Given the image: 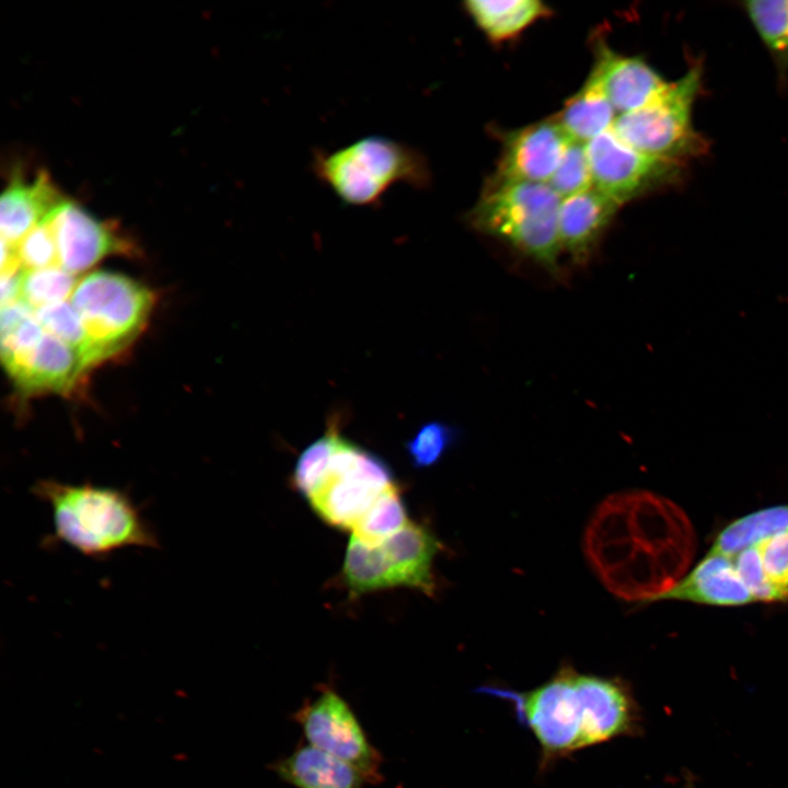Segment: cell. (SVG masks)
Returning a JSON list of instances; mask_svg holds the SVG:
<instances>
[{"label":"cell","mask_w":788,"mask_h":788,"mask_svg":"<svg viewBox=\"0 0 788 788\" xmlns=\"http://www.w3.org/2000/svg\"><path fill=\"white\" fill-rule=\"evenodd\" d=\"M690 545L679 510L644 491L603 501L584 536L589 563L605 587L617 596L644 602L671 588L687 564Z\"/></svg>","instance_id":"6da1fadb"},{"label":"cell","mask_w":788,"mask_h":788,"mask_svg":"<svg viewBox=\"0 0 788 788\" xmlns=\"http://www.w3.org/2000/svg\"><path fill=\"white\" fill-rule=\"evenodd\" d=\"M483 691L509 699L547 755L609 741L634 725V703L621 681L579 674L570 667L532 691Z\"/></svg>","instance_id":"7a4b0ae2"},{"label":"cell","mask_w":788,"mask_h":788,"mask_svg":"<svg viewBox=\"0 0 788 788\" xmlns=\"http://www.w3.org/2000/svg\"><path fill=\"white\" fill-rule=\"evenodd\" d=\"M31 491L51 510L49 543L104 559L127 547L157 548V533L128 491L119 488L40 479Z\"/></svg>","instance_id":"3957f363"},{"label":"cell","mask_w":788,"mask_h":788,"mask_svg":"<svg viewBox=\"0 0 788 788\" xmlns=\"http://www.w3.org/2000/svg\"><path fill=\"white\" fill-rule=\"evenodd\" d=\"M310 170L348 207H378L395 185L426 189L431 171L417 148L385 136L359 138L333 150L316 148Z\"/></svg>","instance_id":"277c9868"},{"label":"cell","mask_w":788,"mask_h":788,"mask_svg":"<svg viewBox=\"0 0 788 788\" xmlns=\"http://www.w3.org/2000/svg\"><path fill=\"white\" fill-rule=\"evenodd\" d=\"M560 204L561 198L547 183L490 179L466 220L480 233L503 241L557 273Z\"/></svg>","instance_id":"5b68a950"},{"label":"cell","mask_w":788,"mask_h":788,"mask_svg":"<svg viewBox=\"0 0 788 788\" xmlns=\"http://www.w3.org/2000/svg\"><path fill=\"white\" fill-rule=\"evenodd\" d=\"M99 363L121 351L142 331L154 303L152 292L118 273L94 271L81 278L70 297Z\"/></svg>","instance_id":"8992f818"},{"label":"cell","mask_w":788,"mask_h":788,"mask_svg":"<svg viewBox=\"0 0 788 788\" xmlns=\"http://www.w3.org/2000/svg\"><path fill=\"white\" fill-rule=\"evenodd\" d=\"M702 82L695 66L647 105L616 117L612 129L634 149L683 162L708 149L693 126V107Z\"/></svg>","instance_id":"52a82bcc"},{"label":"cell","mask_w":788,"mask_h":788,"mask_svg":"<svg viewBox=\"0 0 788 788\" xmlns=\"http://www.w3.org/2000/svg\"><path fill=\"white\" fill-rule=\"evenodd\" d=\"M392 484V471L380 456L339 436L324 479L308 500L329 525L354 530Z\"/></svg>","instance_id":"ba28073f"},{"label":"cell","mask_w":788,"mask_h":788,"mask_svg":"<svg viewBox=\"0 0 788 788\" xmlns=\"http://www.w3.org/2000/svg\"><path fill=\"white\" fill-rule=\"evenodd\" d=\"M593 187L619 206L673 184L682 163L625 143L611 128L586 143Z\"/></svg>","instance_id":"9c48e42d"},{"label":"cell","mask_w":788,"mask_h":788,"mask_svg":"<svg viewBox=\"0 0 788 788\" xmlns=\"http://www.w3.org/2000/svg\"><path fill=\"white\" fill-rule=\"evenodd\" d=\"M309 744L359 769L367 781L378 784L382 755L369 741L359 719L335 690L325 687L293 715Z\"/></svg>","instance_id":"30bf717a"},{"label":"cell","mask_w":788,"mask_h":788,"mask_svg":"<svg viewBox=\"0 0 788 788\" xmlns=\"http://www.w3.org/2000/svg\"><path fill=\"white\" fill-rule=\"evenodd\" d=\"M58 255V266L74 275L109 254L130 251L114 224L101 221L73 201L65 200L49 216Z\"/></svg>","instance_id":"8fae6325"},{"label":"cell","mask_w":788,"mask_h":788,"mask_svg":"<svg viewBox=\"0 0 788 788\" xmlns=\"http://www.w3.org/2000/svg\"><path fill=\"white\" fill-rule=\"evenodd\" d=\"M571 141L556 117L513 130L503 138L490 179L548 183Z\"/></svg>","instance_id":"7c38bea8"},{"label":"cell","mask_w":788,"mask_h":788,"mask_svg":"<svg viewBox=\"0 0 788 788\" xmlns=\"http://www.w3.org/2000/svg\"><path fill=\"white\" fill-rule=\"evenodd\" d=\"M1 358L11 379L25 393H68L85 371L78 354L46 331L36 343Z\"/></svg>","instance_id":"4fadbf2b"},{"label":"cell","mask_w":788,"mask_h":788,"mask_svg":"<svg viewBox=\"0 0 788 788\" xmlns=\"http://www.w3.org/2000/svg\"><path fill=\"white\" fill-rule=\"evenodd\" d=\"M593 68L619 115L647 105L670 83L641 57L618 54L603 42L596 45Z\"/></svg>","instance_id":"5bb4252c"},{"label":"cell","mask_w":788,"mask_h":788,"mask_svg":"<svg viewBox=\"0 0 788 788\" xmlns=\"http://www.w3.org/2000/svg\"><path fill=\"white\" fill-rule=\"evenodd\" d=\"M619 207L594 187L561 199L558 215L560 250L577 263L586 262Z\"/></svg>","instance_id":"9a60e30c"},{"label":"cell","mask_w":788,"mask_h":788,"mask_svg":"<svg viewBox=\"0 0 788 788\" xmlns=\"http://www.w3.org/2000/svg\"><path fill=\"white\" fill-rule=\"evenodd\" d=\"M697 604L738 606L755 602L731 557L708 553L692 571L668 591L652 599Z\"/></svg>","instance_id":"2e32d148"},{"label":"cell","mask_w":788,"mask_h":788,"mask_svg":"<svg viewBox=\"0 0 788 788\" xmlns=\"http://www.w3.org/2000/svg\"><path fill=\"white\" fill-rule=\"evenodd\" d=\"M63 201L45 172H39L32 181L14 177L1 196V240L16 245Z\"/></svg>","instance_id":"e0dca14e"},{"label":"cell","mask_w":788,"mask_h":788,"mask_svg":"<svg viewBox=\"0 0 788 788\" xmlns=\"http://www.w3.org/2000/svg\"><path fill=\"white\" fill-rule=\"evenodd\" d=\"M380 547L394 587L415 588L428 595L434 593L432 561L442 544L427 526L408 521Z\"/></svg>","instance_id":"ac0fdd59"},{"label":"cell","mask_w":788,"mask_h":788,"mask_svg":"<svg viewBox=\"0 0 788 788\" xmlns=\"http://www.w3.org/2000/svg\"><path fill=\"white\" fill-rule=\"evenodd\" d=\"M279 778L296 788H362L363 774L312 745H301L271 765Z\"/></svg>","instance_id":"d6986e66"},{"label":"cell","mask_w":788,"mask_h":788,"mask_svg":"<svg viewBox=\"0 0 788 788\" xmlns=\"http://www.w3.org/2000/svg\"><path fill=\"white\" fill-rule=\"evenodd\" d=\"M615 112L600 74L593 68L556 118L572 141L586 144L612 128Z\"/></svg>","instance_id":"ffe728a7"},{"label":"cell","mask_w":788,"mask_h":788,"mask_svg":"<svg viewBox=\"0 0 788 788\" xmlns=\"http://www.w3.org/2000/svg\"><path fill=\"white\" fill-rule=\"evenodd\" d=\"M467 15L493 43L517 37L552 10L538 0H470L463 3Z\"/></svg>","instance_id":"44dd1931"},{"label":"cell","mask_w":788,"mask_h":788,"mask_svg":"<svg viewBox=\"0 0 788 788\" xmlns=\"http://www.w3.org/2000/svg\"><path fill=\"white\" fill-rule=\"evenodd\" d=\"M788 530V503L764 508L728 524L709 553L732 557L775 534Z\"/></svg>","instance_id":"7402d4cb"},{"label":"cell","mask_w":788,"mask_h":788,"mask_svg":"<svg viewBox=\"0 0 788 788\" xmlns=\"http://www.w3.org/2000/svg\"><path fill=\"white\" fill-rule=\"evenodd\" d=\"M407 513L398 486H389L354 528L352 537L378 546L407 524Z\"/></svg>","instance_id":"603a6c76"},{"label":"cell","mask_w":788,"mask_h":788,"mask_svg":"<svg viewBox=\"0 0 788 788\" xmlns=\"http://www.w3.org/2000/svg\"><path fill=\"white\" fill-rule=\"evenodd\" d=\"M344 578L352 595L394 587L380 545L369 546L355 537L347 547Z\"/></svg>","instance_id":"cb8c5ba5"},{"label":"cell","mask_w":788,"mask_h":788,"mask_svg":"<svg viewBox=\"0 0 788 788\" xmlns=\"http://www.w3.org/2000/svg\"><path fill=\"white\" fill-rule=\"evenodd\" d=\"M743 5L763 44L781 67H787L788 0H751Z\"/></svg>","instance_id":"d4e9b609"},{"label":"cell","mask_w":788,"mask_h":788,"mask_svg":"<svg viewBox=\"0 0 788 788\" xmlns=\"http://www.w3.org/2000/svg\"><path fill=\"white\" fill-rule=\"evenodd\" d=\"M34 312L47 333L63 341L78 354L85 370L96 364L88 332L71 303L61 302Z\"/></svg>","instance_id":"484cf974"},{"label":"cell","mask_w":788,"mask_h":788,"mask_svg":"<svg viewBox=\"0 0 788 788\" xmlns=\"http://www.w3.org/2000/svg\"><path fill=\"white\" fill-rule=\"evenodd\" d=\"M77 282L74 275L59 266L24 270L21 301L34 311L65 302L71 297Z\"/></svg>","instance_id":"4316f807"},{"label":"cell","mask_w":788,"mask_h":788,"mask_svg":"<svg viewBox=\"0 0 788 788\" xmlns=\"http://www.w3.org/2000/svg\"><path fill=\"white\" fill-rule=\"evenodd\" d=\"M338 438V428L332 421L326 433L308 445L298 459L291 482L306 499L323 482Z\"/></svg>","instance_id":"83f0119b"},{"label":"cell","mask_w":788,"mask_h":788,"mask_svg":"<svg viewBox=\"0 0 788 788\" xmlns=\"http://www.w3.org/2000/svg\"><path fill=\"white\" fill-rule=\"evenodd\" d=\"M459 438V430L440 420L424 424L407 441L406 451L413 466L430 467L437 464Z\"/></svg>","instance_id":"f1b7e54d"},{"label":"cell","mask_w":788,"mask_h":788,"mask_svg":"<svg viewBox=\"0 0 788 788\" xmlns=\"http://www.w3.org/2000/svg\"><path fill=\"white\" fill-rule=\"evenodd\" d=\"M547 184L561 199L593 187L584 143L577 141L569 143L559 165Z\"/></svg>","instance_id":"f546056e"},{"label":"cell","mask_w":788,"mask_h":788,"mask_svg":"<svg viewBox=\"0 0 788 788\" xmlns=\"http://www.w3.org/2000/svg\"><path fill=\"white\" fill-rule=\"evenodd\" d=\"M46 218L15 245L24 270L58 266L56 242Z\"/></svg>","instance_id":"4dcf8cb0"},{"label":"cell","mask_w":788,"mask_h":788,"mask_svg":"<svg viewBox=\"0 0 788 788\" xmlns=\"http://www.w3.org/2000/svg\"><path fill=\"white\" fill-rule=\"evenodd\" d=\"M765 576L778 593L780 601L788 600V530L756 544Z\"/></svg>","instance_id":"1f68e13d"},{"label":"cell","mask_w":788,"mask_h":788,"mask_svg":"<svg viewBox=\"0 0 788 788\" xmlns=\"http://www.w3.org/2000/svg\"><path fill=\"white\" fill-rule=\"evenodd\" d=\"M734 565L755 601H780L778 593L765 576L761 553L756 544L739 553Z\"/></svg>","instance_id":"d6a6232c"},{"label":"cell","mask_w":788,"mask_h":788,"mask_svg":"<svg viewBox=\"0 0 788 788\" xmlns=\"http://www.w3.org/2000/svg\"><path fill=\"white\" fill-rule=\"evenodd\" d=\"M688 788H693V787H688Z\"/></svg>","instance_id":"836d02e7"}]
</instances>
